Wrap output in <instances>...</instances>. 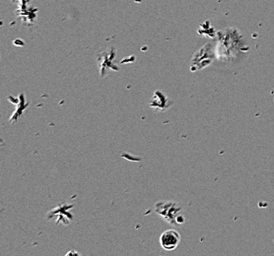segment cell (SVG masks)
Instances as JSON below:
<instances>
[{"label":"cell","instance_id":"cell-1","mask_svg":"<svg viewBox=\"0 0 274 256\" xmlns=\"http://www.w3.org/2000/svg\"><path fill=\"white\" fill-rule=\"evenodd\" d=\"M180 241V234L176 231L168 230L160 237V244L166 251H174L178 246Z\"/></svg>","mask_w":274,"mask_h":256}]
</instances>
